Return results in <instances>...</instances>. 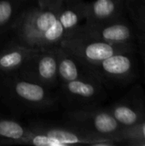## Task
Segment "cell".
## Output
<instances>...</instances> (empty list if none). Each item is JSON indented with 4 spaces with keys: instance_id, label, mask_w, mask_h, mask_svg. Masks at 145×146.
Returning <instances> with one entry per match:
<instances>
[{
    "instance_id": "14",
    "label": "cell",
    "mask_w": 145,
    "mask_h": 146,
    "mask_svg": "<svg viewBox=\"0 0 145 146\" xmlns=\"http://www.w3.org/2000/svg\"><path fill=\"white\" fill-rule=\"evenodd\" d=\"M29 133V127L5 118H0V145H20Z\"/></svg>"
},
{
    "instance_id": "3",
    "label": "cell",
    "mask_w": 145,
    "mask_h": 146,
    "mask_svg": "<svg viewBox=\"0 0 145 146\" xmlns=\"http://www.w3.org/2000/svg\"><path fill=\"white\" fill-rule=\"evenodd\" d=\"M59 46L75 56L90 72L111 56L136 51L135 44H113L75 34L67 36Z\"/></svg>"
},
{
    "instance_id": "16",
    "label": "cell",
    "mask_w": 145,
    "mask_h": 146,
    "mask_svg": "<svg viewBox=\"0 0 145 146\" xmlns=\"http://www.w3.org/2000/svg\"><path fill=\"white\" fill-rule=\"evenodd\" d=\"M119 145L145 146V120L128 127H122L116 136Z\"/></svg>"
},
{
    "instance_id": "11",
    "label": "cell",
    "mask_w": 145,
    "mask_h": 146,
    "mask_svg": "<svg viewBox=\"0 0 145 146\" xmlns=\"http://www.w3.org/2000/svg\"><path fill=\"white\" fill-rule=\"evenodd\" d=\"M124 0L86 1L85 23H98L123 17Z\"/></svg>"
},
{
    "instance_id": "21",
    "label": "cell",
    "mask_w": 145,
    "mask_h": 146,
    "mask_svg": "<svg viewBox=\"0 0 145 146\" xmlns=\"http://www.w3.org/2000/svg\"><path fill=\"white\" fill-rule=\"evenodd\" d=\"M143 47L141 49V55H142V58H143V62L144 64V74H145V45L142 44Z\"/></svg>"
},
{
    "instance_id": "12",
    "label": "cell",
    "mask_w": 145,
    "mask_h": 146,
    "mask_svg": "<svg viewBox=\"0 0 145 146\" xmlns=\"http://www.w3.org/2000/svg\"><path fill=\"white\" fill-rule=\"evenodd\" d=\"M57 54L59 85L79 78L94 75L75 56L61 46L56 48Z\"/></svg>"
},
{
    "instance_id": "15",
    "label": "cell",
    "mask_w": 145,
    "mask_h": 146,
    "mask_svg": "<svg viewBox=\"0 0 145 146\" xmlns=\"http://www.w3.org/2000/svg\"><path fill=\"white\" fill-rule=\"evenodd\" d=\"M26 2L0 0V35L7 33L26 7Z\"/></svg>"
},
{
    "instance_id": "19",
    "label": "cell",
    "mask_w": 145,
    "mask_h": 146,
    "mask_svg": "<svg viewBox=\"0 0 145 146\" xmlns=\"http://www.w3.org/2000/svg\"><path fill=\"white\" fill-rule=\"evenodd\" d=\"M130 14L132 16H145V0H141Z\"/></svg>"
},
{
    "instance_id": "10",
    "label": "cell",
    "mask_w": 145,
    "mask_h": 146,
    "mask_svg": "<svg viewBox=\"0 0 145 146\" xmlns=\"http://www.w3.org/2000/svg\"><path fill=\"white\" fill-rule=\"evenodd\" d=\"M64 94L76 102L92 104L104 99V86L95 76L79 78L60 85Z\"/></svg>"
},
{
    "instance_id": "18",
    "label": "cell",
    "mask_w": 145,
    "mask_h": 146,
    "mask_svg": "<svg viewBox=\"0 0 145 146\" xmlns=\"http://www.w3.org/2000/svg\"><path fill=\"white\" fill-rule=\"evenodd\" d=\"M36 3L44 9H60L64 4V0H37Z\"/></svg>"
},
{
    "instance_id": "20",
    "label": "cell",
    "mask_w": 145,
    "mask_h": 146,
    "mask_svg": "<svg viewBox=\"0 0 145 146\" xmlns=\"http://www.w3.org/2000/svg\"><path fill=\"white\" fill-rule=\"evenodd\" d=\"M141 0H124L125 6H126L128 11H132L139 3Z\"/></svg>"
},
{
    "instance_id": "9",
    "label": "cell",
    "mask_w": 145,
    "mask_h": 146,
    "mask_svg": "<svg viewBox=\"0 0 145 146\" xmlns=\"http://www.w3.org/2000/svg\"><path fill=\"white\" fill-rule=\"evenodd\" d=\"M122 127L136 125L145 120V93L136 85L121 99L107 108Z\"/></svg>"
},
{
    "instance_id": "7",
    "label": "cell",
    "mask_w": 145,
    "mask_h": 146,
    "mask_svg": "<svg viewBox=\"0 0 145 146\" xmlns=\"http://www.w3.org/2000/svg\"><path fill=\"white\" fill-rule=\"evenodd\" d=\"M70 34L82 35L113 44H135L138 38L135 27L124 16L98 23L83 22Z\"/></svg>"
},
{
    "instance_id": "6",
    "label": "cell",
    "mask_w": 145,
    "mask_h": 146,
    "mask_svg": "<svg viewBox=\"0 0 145 146\" xmlns=\"http://www.w3.org/2000/svg\"><path fill=\"white\" fill-rule=\"evenodd\" d=\"M3 77L13 99L29 109L46 110L56 103V97L51 89L39 83L17 74Z\"/></svg>"
},
{
    "instance_id": "4",
    "label": "cell",
    "mask_w": 145,
    "mask_h": 146,
    "mask_svg": "<svg viewBox=\"0 0 145 146\" xmlns=\"http://www.w3.org/2000/svg\"><path fill=\"white\" fill-rule=\"evenodd\" d=\"M134 54L135 52H126L111 56L94 67L91 72L103 86L122 87L130 85L138 75V62Z\"/></svg>"
},
{
    "instance_id": "5",
    "label": "cell",
    "mask_w": 145,
    "mask_h": 146,
    "mask_svg": "<svg viewBox=\"0 0 145 146\" xmlns=\"http://www.w3.org/2000/svg\"><path fill=\"white\" fill-rule=\"evenodd\" d=\"M68 120L72 125L86 132L116 142V136L122 127L116 121L107 108L88 105L68 111Z\"/></svg>"
},
{
    "instance_id": "1",
    "label": "cell",
    "mask_w": 145,
    "mask_h": 146,
    "mask_svg": "<svg viewBox=\"0 0 145 146\" xmlns=\"http://www.w3.org/2000/svg\"><path fill=\"white\" fill-rule=\"evenodd\" d=\"M61 9H44L37 3L26 6L8 30L9 44L44 50L45 34L56 22Z\"/></svg>"
},
{
    "instance_id": "13",
    "label": "cell",
    "mask_w": 145,
    "mask_h": 146,
    "mask_svg": "<svg viewBox=\"0 0 145 146\" xmlns=\"http://www.w3.org/2000/svg\"><path fill=\"white\" fill-rule=\"evenodd\" d=\"M35 51L18 44H9L0 50V75L15 74Z\"/></svg>"
},
{
    "instance_id": "8",
    "label": "cell",
    "mask_w": 145,
    "mask_h": 146,
    "mask_svg": "<svg viewBox=\"0 0 145 146\" xmlns=\"http://www.w3.org/2000/svg\"><path fill=\"white\" fill-rule=\"evenodd\" d=\"M15 74L39 83L50 89L57 86L59 79L56 48L36 50Z\"/></svg>"
},
{
    "instance_id": "23",
    "label": "cell",
    "mask_w": 145,
    "mask_h": 146,
    "mask_svg": "<svg viewBox=\"0 0 145 146\" xmlns=\"http://www.w3.org/2000/svg\"><path fill=\"white\" fill-rule=\"evenodd\" d=\"M18 1H21V2H26V3H29V2H32L33 0H18ZM37 1V0H36Z\"/></svg>"
},
{
    "instance_id": "17",
    "label": "cell",
    "mask_w": 145,
    "mask_h": 146,
    "mask_svg": "<svg viewBox=\"0 0 145 146\" xmlns=\"http://www.w3.org/2000/svg\"><path fill=\"white\" fill-rule=\"evenodd\" d=\"M132 17L135 21L138 38L140 39L142 44L145 45V16H132Z\"/></svg>"
},
{
    "instance_id": "22",
    "label": "cell",
    "mask_w": 145,
    "mask_h": 146,
    "mask_svg": "<svg viewBox=\"0 0 145 146\" xmlns=\"http://www.w3.org/2000/svg\"><path fill=\"white\" fill-rule=\"evenodd\" d=\"M86 0H64V3H73V2H83Z\"/></svg>"
},
{
    "instance_id": "2",
    "label": "cell",
    "mask_w": 145,
    "mask_h": 146,
    "mask_svg": "<svg viewBox=\"0 0 145 146\" xmlns=\"http://www.w3.org/2000/svg\"><path fill=\"white\" fill-rule=\"evenodd\" d=\"M20 145L35 146H69L77 145H116L110 139L91 134L77 126H33Z\"/></svg>"
}]
</instances>
